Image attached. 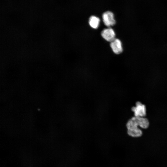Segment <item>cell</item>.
I'll return each mask as SVG.
<instances>
[{"mask_svg":"<svg viewBox=\"0 0 167 167\" xmlns=\"http://www.w3.org/2000/svg\"><path fill=\"white\" fill-rule=\"evenodd\" d=\"M141 120L140 117L134 116L127 122L126 126L127 132L130 136L135 138L142 136L143 132L138 127H140Z\"/></svg>","mask_w":167,"mask_h":167,"instance_id":"cell-1","label":"cell"},{"mask_svg":"<svg viewBox=\"0 0 167 167\" xmlns=\"http://www.w3.org/2000/svg\"><path fill=\"white\" fill-rule=\"evenodd\" d=\"M134 112V116L137 117H145L146 115V109L145 105L139 101L135 103V106L131 108Z\"/></svg>","mask_w":167,"mask_h":167,"instance_id":"cell-2","label":"cell"},{"mask_svg":"<svg viewBox=\"0 0 167 167\" xmlns=\"http://www.w3.org/2000/svg\"><path fill=\"white\" fill-rule=\"evenodd\" d=\"M103 22L106 26L110 27L113 26L116 23L113 13L111 11H107L102 15Z\"/></svg>","mask_w":167,"mask_h":167,"instance_id":"cell-3","label":"cell"},{"mask_svg":"<svg viewBox=\"0 0 167 167\" xmlns=\"http://www.w3.org/2000/svg\"><path fill=\"white\" fill-rule=\"evenodd\" d=\"M101 35L104 39L108 41L111 42L115 39V32L111 28L104 29L101 32Z\"/></svg>","mask_w":167,"mask_h":167,"instance_id":"cell-4","label":"cell"},{"mask_svg":"<svg viewBox=\"0 0 167 167\" xmlns=\"http://www.w3.org/2000/svg\"><path fill=\"white\" fill-rule=\"evenodd\" d=\"M110 45L113 51L115 54H119L123 51L122 42L118 39L115 38L111 41Z\"/></svg>","mask_w":167,"mask_h":167,"instance_id":"cell-5","label":"cell"},{"mask_svg":"<svg viewBox=\"0 0 167 167\" xmlns=\"http://www.w3.org/2000/svg\"><path fill=\"white\" fill-rule=\"evenodd\" d=\"M100 22L99 18L95 16H92L89 19V24L93 28H97L99 26Z\"/></svg>","mask_w":167,"mask_h":167,"instance_id":"cell-6","label":"cell"}]
</instances>
